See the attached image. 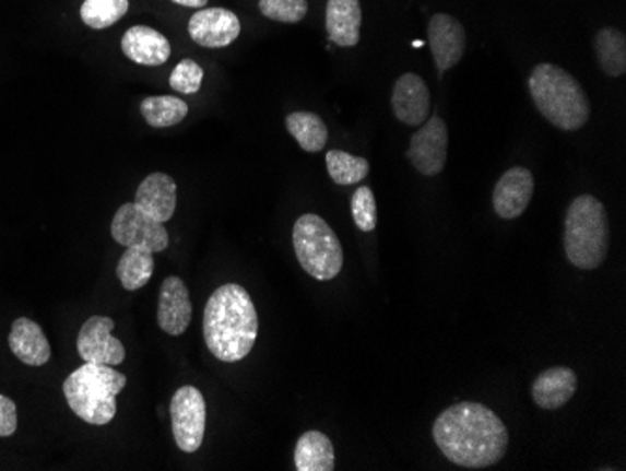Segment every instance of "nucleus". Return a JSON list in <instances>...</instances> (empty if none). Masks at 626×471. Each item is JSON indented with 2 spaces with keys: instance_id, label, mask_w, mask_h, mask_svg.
<instances>
[{
  "instance_id": "obj_26",
  "label": "nucleus",
  "mask_w": 626,
  "mask_h": 471,
  "mask_svg": "<svg viewBox=\"0 0 626 471\" xmlns=\"http://www.w3.org/2000/svg\"><path fill=\"white\" fill-rule=\"evenodd\" d=\"M327 169H329L330 179L336 185L351 186L368 177L369 164L368 160L345 153V151H329Z\"/></svg>"
},
{
  "instance_id": "obj_15",
  "label": "nucleus",
  "mask_w": 626,
  "mask_h": 471,
  "mask_svg": "<svg viewBox=\"0 0 626 471\" xmlns=\"http://www.w3.org/2000/svg\"><path fill=\"white\" fill-rule=\"evenodd\" d=\"M190 292L178 276H169L160 287L158 326L162 331L180 337L191 321Z\"/></svg>"
},
{
  "instance_id": "obj_13",
  "label": "nucleus",
  "mask_w": 626,
  "mask_h": 471,
  "mask_svg": "<svg viewBox=\"0 0 626 471\" xmlns=\"http://www.w3.org/2000/svg\"><path fill=\"white\" fill-rule=\"evenodd\" d=\"M533 192V173L528 167H510L495 185V213L503 220L518 219L525 213Z\"/></svg>"
},
{
  "instance_id": "obj_31",
  "label": "nucleus",
  "mask_w": 626,
  "mask_h": 471,
  "mask_svg": "<svg viewBox=\"0 0 626 471\" xmlns=\"http://www.w3.org/2000/svg\"><path fill=\"white\" fill-rule=\"evenodd\" d=\"M17 431V408L14 400L0 395V438H10Z\"/></svg>"
},
{
  "instance_id": "obj_10",
  "label": "nucleus",
  "mask_w": 626,
  "mask_h": 471,
  "mask_svg": "<svg viewBox=\"0 0 626 471\" xmlns=\"http://www.w3.org/2000/svg\"><path fill=\"white\" fill-rule=\"evenodd\" d=\"M113 329L115 321L106 316H93L86 319L78 337V352L85 363L107 366L125 363V345L113 337Z\"/></svg>"
},
{
  "instance_id": "obj_17",
  "label": "nucleus",
  "mask_w": 626,
  "mask_h": 471,
  "mask_svg": "<svg viewBox=\"0 0 626 471\" xmlns=\"http://www.w3.org/2000/svg\"><path fill=\"white\" fill-rule=\"evenodd\" d=\"M120 47L128 59L143 67H160L172 57L169 40L164 34L145 25L128 28L122 36Z\"/></svg>"
},
{
  "instance_id": "obj_20",
  "label": "nucleus",
  "mask_w": 626,
  "mask_h": 471,
  "mask_svg": "<svg viewBox=\"0 0 626 471\" xmlns=\"http://www.w3.org/2000/svg\"><path fill=\"white\" fill-rule=\"evenodd\" d=\"M8 344L15 357L28 366H44L51 357L46 332L42 331V327L34 323L33 319H15Z\"/></svg>"
},
{
  "instance_id": "obj_23",
  "label": "nucleus",
  "mask_w": 626,
  "mask_h": 471,
  "mask_svg": "<svg viewBox=\"0 0 626 471\" xmlns=\"http://www.w3.org/2000/svg\"><path fill=\"white\" fill-rule=\"evenodd\" d=\"M285 127L306 153L323 151L329 140V128L323 119L310 111H295V114L287 115Z\"/></svg>"
},
{
  "instance_id": "obj_24",
  "label": "nucleus",
  "mask_w": 626,
  "mask_h": 471,
  "mask_svg": "<svg viewBox=\"0 0 626 471\" xmlns=\"http://www.w3.org/2000/svg\"><path fill=\"white\" fill-rule=\"evenodd\" d=\"M152 272H154V258L151 250L130 246L120 256L117 276L128 292H138L141 287H145L151 282Z\"/></svg>"
},
{
  "instance_id": "obj_18",
  "label": "nucleus",
  "mask_w": 626,
  "mask_h": 471,
  "mask_svg": "<svg viewBox=\"0 0 626 471\" xmlns=\"http://www.w3.org/2000/svg\"><path fill=\"white\" fill-rule=\"evenodd\" d=\"M578 389V376L567 366H555L542 372L531 387L534 404L542 410H559L568 404Z\"/></svg>"
},
{
  "instance_id": "obj_28",
  "label": "nucleus",
  "mask_w": 626,
  "mask_h": 471,
  "mask_svg": "<svg viewBox=\"0 0 626 471\" xmlns=\"http://www.w3.org/2000/svg\"><path fill=\"white\" fill-rule=\"evenodd\" d=\"M259 12L277 23H300L308 14V0H259Z\"/></svg>"
},
{
  "instance_id": "obj_14",
  "label": "nucleus",
  "mask_w": 626,
  "mask_h": 471,
  "mask_svg": "<svg viewBox=\"0 0 626 471\" xmlns=\"http://www.w3.org/2000/svg\"><path fill=\"white\" fill-rule=\"evenodd\" d=\"M395 119L408 127H421L428 120L432 96L426 81L416 73H403L392 91Z\"/></svg>"
},
{
  "instance_id": "obj_7",
  "label": "nucleus",
  "mask_w": 626,
  "mask_h": 471,
  "mask_svg": "<svg viewBox=\"0 0 626 471\" xmlns=\"http://www.w3.org/2000/svg\"><path fill=\"white\" fill-rule=\"evenodd\" d=\"M173 438L182 452L198 451L206 428V404L196 387H180L172 399Z\"/></svg>"
},
{
  "instance_id": "obj_32",
  "label": "nucleus",
  "mask_w": 626,
  "mask_h": 471,
  "mask_svg": "<svg viewBox=\"0 0 626 471\" xmlns=\"http://www.w3.org/2000/svg\"><path fill=\"white\" fill-rule=\"evenodd\" d=\"M172 2H175V4H180V7H186V8H196V10H201V8L206 7V2H209V0H172Z\"/></svg>"
},
{
  "instance_id": "obj_11",
  "label": "nucleus",
  "mask_w": 626,
  "mask_h": 471,
  "mask_svg": "<svg viewBox=\"0 0 626 471\" xmlns=\"http://www.w3.org/2000/svg\"><path fill=\"white\" fill-rule=\"evenodd\" d=\"M191 40L199 46L220 49L232 46L240 34V20L227 8H201L188 23Z\"/></svg>"
},
{
  "instance_id": "obj_1",
  "label": "nucleus",
  "mask_w": 626,
  "mask_h": 471,
  "mask_svg": "<svg viewBox=\"0 0 626 471\" xmlns=\"http://www.w3.org/2000/svg\"><path fill=\"white\" fill-rule=\"evenodd\" d=\"M434 438L450 462L469 470L497 464L508 449V431L499 415L476 402L450 405L434 423Z\"/></svg>"
},
{
  "instance_id": "obj_5",
  "label": "nucleus",
  "mask_w": 626,
  "mask_h": 471,
  "mask_svg": "<svg viewBox=\"0 0 626 471\" xmlns=\"http://www.w3.org/2000/svg\"><path fill=\"white\" fill-rule=\"evenodd\" d=\"M610 222L599 198L583 193L570 203L565 219V254L583 271L599 269L607 256Z\"/></svg>"
},
{
  "instance_id": "obj_6",
  "label": "nucleus",
  "mask_w": 626,
  "mask_h": 471,
  "mask_svg": "<svg viewBox=\"0 0 626 471\" xmlns=\"http://www.w3.org/2000/svg\"><path fill=\"white\" fill-rule=\"evenodd\" d=\"M298 263L311 279L329 282L342 272L343 250L334 229L321 216L303 214L293 227Z\"/></svg>"
},
{
  "instance_id": "obj_27",
  "label": "nucleus",
  "mask_w": 626,
  "mask_h": 471,
  "mask_svg": "<svg viewBox=\"0 0 626 471\" xmlns=\"http://www.w3.org/2000/svg\"><path fill=\"white\" fill-rule=\"evenodd\" d=\"M128 8V0H85L81 7V20L86 27L102 31L122 20Z\"/></svg>"
},
{
  "instance_id": "obj_8",
  "label": "nucleus",
  "mask_w": 626,
  "mask_h": 471,
  "mask_svg": "<svg viewBox=\"0 0 626 471\" xmlns=\"http://www.w3.org/2000/svg\"><path fill=\"white\" fill-rule=\"evenodd\" d=\"M111 235L113 239L126 248L139 246L151 250L152 254L164 252L169 246V235L164 224L143 213L135 203H125L115 213Z\"/></svg>"
},
{
  "instance_id": "obj_19",
  "label": "nucleus",
  "mask_w": 626,
  "mask_h": 471,
  "mask_svg": "<svg viewBox=\"0 0 626 471\" xmlns=\"http://www.w3.org/2000/svg\"><path fill=\"white\" fill-rule=\"evenodd\" d=\"M324 27L330 42L340 47H355L361 42L363 8L361 0H329Z\"/></svg>"
},
{
  "instance_id": "obj_2",
  "label": "nucleus",
  "mask_w": 626,
  "mask_h": 471,
  "mask_svg": "<svg viewBox=\"0 0 626 471\" xmlns=\"http://www.w3.org/2000/svg\"><path fill=\"white\" fill-rule=\"evenodd\" d=\"M259 319L250 293L238 284H225L204 306V344L224 363H238L258 340Z\"/></svg>"
},
{
  "instance_id": "obj_21",
  "label": "nucleus",
  "mask_w": 626,
  "mask_h": 471,
  "mask_svg": "<svg viewBox=\"0 0 626 471\" xmlns=\"http://www.w3.org/2000/svg\"><path fill=\"white\" fill-rule=\"evenodd\" d=\"M295 466L298 471L334 470V447L330 438L317 431L303 434L295 449Z\"/></svg>"
},
{
  "instance_id": "obj_25",
  "label": "nucleus",
  "mask_w": 626,
  "mask_h": 471,
  "mask_svg": "<svg viewBox=\"0 0 626 471\" xmlns=\"http://www.w3.org/2000/svg\"><path fill=\"white\" fill-rule=\"evenodd\" d=\"M141 115L152 128L175 127L188 115V104L177 96H149L141 102Z\"/></svg>"
},
{
  "instance_id": "obj_3",
  "label": "nucleus",
  "mask_w": 626,
  "mask_h": 471,
  "mask_svg": "<svg viewBox=\"0 0 626 471\" xmlns=\"http://www.w3.org/2000/svg\"><path fill=\"white\" fill-rule=\"evenodd\" d=\"M529 93L542 117L555 128L576 132L586 127L591 104L580 81L567 70L552 62L536 64L529 75Z\"/></svg>"
},
{
  "instance_id": "obj_29",
  "label": "nucleus",
  "mask_w": 626,
  "mask_h": 471,
  "mask_svg": "<svg viewBox=\"0 0 626 471\" xmlns=\"http://www.w3.org/2000/svg\"><path fill=\"white\" fill-rule=\"evenodd\" d=\"M351 214L355 220L356 227L361 232H374L377 226L376 196L369 186L356 188V192L351 198Z\"/></svg>"
},
{
  "instance_id": "obj_16",
  "label": "nucleus",
  "mask_w": 626,
  "mask_h": 471,
  "mask_svg": "<svg viewBox=\"0 0 626 471\" xmlns=\"http://www.w3.org/2000/svg\"><path fill=\"white\" fill-rule=\"evenodd\" d=\"M133 203L151 219L165 224L177 209V182L167 173H152L139 185Z\"/></svg>"
},
{
  "instance_id": "obj_22",
  "label": "nucleus",
  "mask_w": 626,
  "mask_h": 471,
  "mask_svg": "<svg viewBox=\"0 0 626 471\" xmlns=\"http://www.w3.org/2000/svg\"><path fill=\"white\" fill-rule=\"evenodd\" d=\"M594 54L602 72L619 78L626 72V36L619 28H600L594 36Z\"/></svg>"
},
{
  "instance_id": "obj_12",
  "label": "nucleus",
  "mask_w": 626,
  "mask_h": 471,
  "mask_svg": "<svg viewBox=\"0 0 626 471\" xmlns=\"http://www.w3.org/2000/svg\"><path fill=\"white\" fill-rule=\"evenodd\" d=\"M428 44L439 73L449 72L465 55V28L449 14H436L428 23Z\"/></svg>"
},
{
  "instance_id": "obj_9",
  "label": "nucleus",
  "mask_w": 626,
  "mask_h": 471,
  "mask_svg": "<svg viewBox=\"0 0 626 471\" xmlns=\"http://www.w3.org/2000/svg\"><path fill=\"white\" fill-rule=\"evenodd\" d=\"M449 156V128L441 117H432L411 138L408 158L416 172L426 177H436L442 172Z\"/></svg>"
},
{
  "instance_id": "obj_30",
  "label": "nucleus",
  "mask_w": 626,
  "mask_h": 471,
  "mask_svg": "<svg viewBox=\"0 0 626 471\" xmlns=\"http://www.w3.org/2000/svg\"><path fill=\"white\" fill-rule=\"evenodd\" d=\"M203 68L199 67L196 60L185 59L178 62L169 78V85L173 91L182 94H196L203 83Z\"/></svg>"
},
{
  "instance_id": "obj_4",
  "label": "nucleus",
  "mask_w": 626,
  "mask_h": 471,
  "mask_svg": "<svg viewBox=\"0 0 626 471\" xmlns=\"http://www.w3.org/2000/svg\"><path fill=\"white\" fill-rule=\"evenodd\" d=\"M126 376L111 366L85 363L68 376L62 391L70 410L88 425H107L117 415V397Z\"/></svg>"
}]
</instances>
